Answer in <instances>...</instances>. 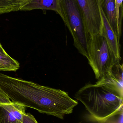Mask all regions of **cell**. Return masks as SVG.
Returning a JSON list of instances; mask_svg holds the SVG:
<instances>
[{
  "mask_svg": "<svg viewBox=\"0 0 123 123\" xmlns=\"http://www.w3.org/2000/svg\"><path fill=\"white\" fill-rule=\"evenodd\" d=\"M60 1V0H24L20 3L19 11L51 10L58 13L62 18Z\"/></svg>",
  "mask_w": 123,
  "mask_h": 123,
  "instance_id": "9c48e42d",
  "label": "cell"
},
{
  "mask_svg": "<svg viewBox=\"0 0 123 123\" xmlns=\"http://www.w3.org/2000/svg\"><path fill=\"white\" fill-rule=\"evenodd\" d=\"M81 12L86 31L89 36L101 35L102 21L99 0H76Z\"/></svg>",
  "mask_w": 123,
  "mask_h": 123,
  "instance_id": "8992f818",
  "label": "cell"
},
{
  "mask_svg": "<svg viewBox=\"0 0 123 123\" xmlns=\"http://www.w3.org/2000/svg\"><path fill=\"white\" fill-rule=\"evenodd\" d=\"M91 116L98 123L123 111V97L106 86L87 83L75 94Z\"/></svg>",
  "mask_w": 123,
  "mask_h": 123,
  "instance_id": "7a4b0ae2",
  "label": "cell"
},
{
  "mask_svg": "<svg viewBox=\"0 0 123 123\" xmlns=\"http://www.w3.org/2000/svg\"><path fill=\"white\" fill-rule=\"evenodd\" d=\"M26 107L12 102L0 89V123H38Z\"/></svg>",
  "mask_w": 123,
  "mask_h": 123,
  "instance_id": "5b68a950",
  "label": "cell"
},
{
  "mask_svg": "<svg viewBox=\"0 0 123 123\" xmlns=\"http://www.w3.org/2000/svg\"><path fill=\"white\" fill-rule=\"evenodd\" d=\"M100 10L102 21V27L101 35L105 38L107 42L117 60H121L120 40L112 29L103 12L99 0Z\"/></svg>",
  "mask_w": 123,
  "mask_h": 123,
  "instance_id": "ba28073f",
  "label": "cell"
},
{
  "mask_svg": "<svg viewBox=\"0 0 123 123\" xmlns=\"http://www.w3.org/2000/svg\"><path fill=\"white\" fill-rule=\"evenodd\" d=\"M116 18L119 31L122 33V20L123 17V0H115Z\"/></svg>",
  "mask_w": 123,
  "mask_h": 123,
  "instance_id": "4fadbf2b",
  "label": "cell"
},
{
  "mask_svg": "<svg viewBox=\"0 0 123 123\" xmlns=\"http://www.w3.org/2000/svg\"><path fill=\"white\" fill-rule=\"evenodd\" d=\"M96 83L109 87L123 97V67L120 61H117L112 70Z\"/></svg>",
  "mask_w": 123,
  "mask_h": 123,
  "instance_id": "52a82bcc",
  "label": "cell"
},
{
  "mask_svg": "<svg viewBox=\"0 0 123 123\" xmlns=\"http://www.w3.org/2000/svg\"><path fill=\"white\" fill-rule=\"evenodd\" d=\"M99 2L112 29L120 40L122 33L118 26L115 0H99Z\"/></svg>",
  "mask_w": 123,
  "mask_h": 123,
  "instance_id": "30bf717a",
  "label": "cell"
},
{
  "mask_svg": "<svg viewBox=\"0 0 123 123\" xmlns=\"http://www.w3.org/2000/svg\"><path fill=\"white\" fill-rule=\"evenodd\" d=\"M61 11L65 25L69 30L74 45L81 54L87 57V34L83 17L76 0H60Z\"/></svg>",
  "mask_w": 123,
  "mask_h": 123,
  "instance_id": "277c9868",
  "label": "cell"
},
{
  "mask_svg": "<svg viewBox=\"0 0 123 123\" xmlns=\"http://www.w3.org/2000/svg\"><path fill=\"white\" fill-rule=\"evenodd\" d=\"M0 89L13 102L63 120L78 102L65 91L0 72Z\"/></svg>",
  "mask_w": 123,
  "mask_h": 123,
  "instance_id": "6da1fadb",
  "label": "cell"
},
{
  "mask_svg": "<svg viewBox=\"0 0 123 123\" xmlns=\"http://www.w3.org/2000/svg\"><path fill=\"white\" fill-rule=\"evenodd\" d=\"M19 67V63L7 54L0 42V71L15 72Z\"/></svg>",
  "mask_w": 123,
  "mask_h": 123,
  "instance_id": "8fae6325",
  "label": "cell"
},
{
  "mask_svg": "<svg viewBox=\"0 0 123 123\" xmlns=\"http://www.w3.org/2000/svg\"><path fill=\"white\" fill-rule=\"evenodd\" d=\"M6 0L9 2L15 3H20L21 2V0Z\"/></svg>",
  "mask_w": 123,
  "mask_h": 123,
  "instance_id": "9a60e30c",
  "label": "cell"
},
{
  "mask_svg": "<svg viewBox=\"0 0 123 123\" xmlns=\"http://www.w3.org/2000/svg\"><path fill=\"white\" fill-rule=\"evenodd\" d=\"M23 0H21V1H23Z\"/></svg>",
  "mask_w": 123,
  "mask_h": 123,
  "instance_id": "2e32d148",
  "label": "cell"
},
{
  "mask_svg": "<svg viewBox=\"0 0 123 123\" xmlns=\"http://www.w3.org/2000/svg\"><path fill=\"white\" fill-rule=\"evenodd\" d=\"M87 50V58L97 79L110 72L116 62L119 60L116 58L107 40L102 35L88 36Z\"/></svg>",
  "mask_w": 123,
  "mask_h": 123,
  "instance_id": "3957f363",
  "label": "cell"
},
{
  "mask_svg": "<svg viewBox=\"0 0 123 123\" xmlns=\"http://www.w3.org/2000/svg\"><path fill=\"white\" fill-rule=\"evenodd\" d=\"M19 3H11L6 0H0V14L19 11Z\"/></svg>",
  "mask_w": 123,
  "mask_h": 123,
  "instance_id": "7c38bea8",
  "label": "cell"
},
{
  "mask_svg": "<svg viewBox=\"0 0 123 123\" xmlns=\"http://www.w3.org/2000/svg\"><path fill=\"white\" fill-rule=\"evenodd\" d=\"M123 111L110 117L104 123H123Z\"/></svg>",
  "mask_w": 123,
  "mask_h": 123,
  "instance_id": "5bb4252c",
  "label": "cell"
}]
</instances>
